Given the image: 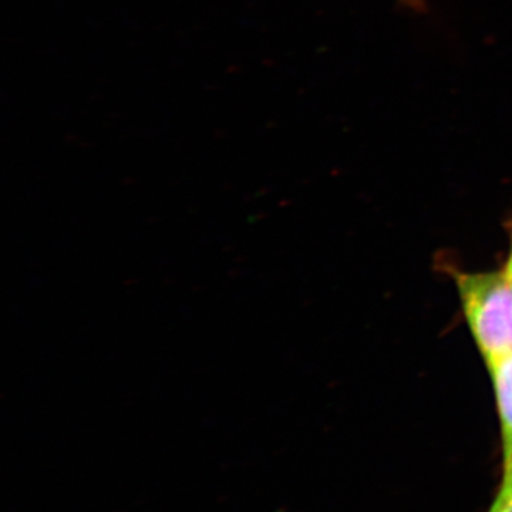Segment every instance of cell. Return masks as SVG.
Wrapping results in <instances>:
<instances>
[{"label": "cell", "instance_id": "obj_6", "mask_svg": "<svg viewBox=\"0 0 512 512\" xmlns=\"http://www.w3.org/2000/svg\"><path fill=\"white\" fill-rule=\"evenodd\" d=\"M407 2H409L410 5H417V3H420L421 0H407Z\"/></svg>", "mask_w": 512, "mask_h": 512}, {"label": "cell", "instance_id": "obj_1", "mask_svg": "<svg viewBox=\"0 0 512 512\" xmlns=\"http://www.w3.org/2000/svg\"><path fill=\"white\" fill-rule=\"evenodd\" d=\"M458 295L485 363L512 353V276L505 269L457 274Z\"/></svg>", "mask_w": 512, "mask_h": 512}, {"label": "cell", "instance_id": "obj_4", "mask_svg": "<svg viewBox=\"0 0 512 512\" xmlns=\"http://www.w3.org/2000/svg\"><path fill=\"white\" fill-rule=\"evenodd\" d=\"M501 487H512V451L510 456L504 458V476Z\"/></svg>", "mask_w": 512, "mask_h": 512}, {"label": "cell", "instance_id": "obj_3", "mask_svg": "<svg viewBox=\"0 0 512 512\" xmlns=\"http://www.w3.org/2000/svg\"><path fill=\"white\" fill-rule=\"evenodd\" d=\"M488 512H512V487H501Z\"/></svg>", "mask_w": 512, "mask_h": 512}, {"label": "cell", "instance_id": "obj_2", "mask_svg": "<svg viewBox=\"0 0 512 512\" xmlns=\"http://www.w3.org/2000/svg\"><path fill=\"white\" fill-rule=\"evenodd\" d=\"M501 421L504 458L512 451V353L488 365Z\"/></svg>", "mask_w": 512, "mask_h": 512}, {"label": "cell", "instance_id": "obj_5", "mask_svg": "<svg viewBox=\"0 0 512 512\" xmlns=\"http://www.w3.org/2000/svg\"><path fill=\"white\" fill-rule=\"evenodd\" d=\"M505 271L508 272L512 276V248H511V254L510 258H508L507 266H505Z\"/></svg>", "mask_w": 512, "mask_h": 512}]
</instances>
